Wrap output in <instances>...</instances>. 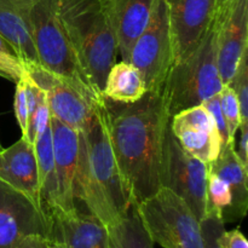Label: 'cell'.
<instances>
[{"instance_id": "277c9868", "label": "cell", "mask_w": 248, "mask_h": 248, "mask_svg": "<svg viewBox=\"0 0 248 248\" xmlns=\"http://www.w3.org/2000/svg\"><path fill=\"white\" fill-rule=\"evenodd\" d=\"M31 22L40 67L72 85L87 101H102L103 96L82 69L61 21L60 0H33Z\"/></svg>"}, {"instance_id": "8fae6325", "label": "cell", "mask_w": 248, "mask_h": 248, "mask_svg": "<svg viewBox=\"0 0 248 248\" xmlns=\"http://www.w3.org/2000/svg\"><path fill=\"white\" fill-rule=\"evenodd\" d=\"M173 40V64L188 57L210 28L217 0H165Z\"/></svg>"}, {"instance_id": "30bf717a", "label": "cell", "mask_w": 248, "mask_h": 248, "mask_svg": "<svg viewBox=\"0 0 248 248\" xmlns=\"http://www.w3.org/2000/svg\"><path fill=\"white\" fill-rule=\"evenodd\" d=\"M217 63L224 85H229L248 51V0H228L217 7Z\"/></svg>"}, {"instance_id": "5b68a950", "label": "cell", "mask_w": 248, "mask_h": 248, "mask_svg": "<svg viewBox=\"0 0 248 248\" xmlns=\"http://www.w3.org/2000/svg\"><path fill=\"white\" fill-rule=\"evenodd\" d=\"M217 12V11H216ZM224 84L217 63V17L195 50L172 67L164 86L170 118L200 106L220 92Z\"/></svg>"}, {"instance_id": "f1b7e54d", "label": "cell", "mask_w": 248, "mask_h": 248, "mask_svg": "<svg viewBox=\"0 0 248 248\" xmlns=\"http://www.w3.org/2000/svg\"><path fill=\"white\" fill-rule=\"evenodd\" d=\"M14 109L16 115L17 123L22 131V137H24L28 127V99H27L26 82L23 77L16 82V92H15Z\"/></svg>"}, {"instance_id": "9a60e30c", "label": "cell", "mask_w": 248, "mask_h": 248, "mask_svg": "<svg viewBox=\"0 0 248 248\" xmlns=\"http://www.w3.org/2000/svg\"><path fill=\"white\" fill-rule=\"evenodd\" d=\"M33 0H0V35L14 47L24 69L40 65L31 33Z\"/></svg>"}, {"instance_id": "9c48e42d", "label": "cell", "mask_w": 248, "mask_h": 248, "mask_svg": "<svg viewBox=\"0 0 248 248\" xmlns=\"http://www.w3.org/2000/svg\"><path fill=\"white\" fill-rule=\"evenodd\" d=\"M28 235L52 240V220L27 196L0 181V248H16Z\"/></svg>"}, {"instance_id": "4dcf8cb0", "label": "cell", "mask_w": 248, "mask_h": 248, "mask_svg": "<svg viewBox=\"0 0 248 248\" xmlns=\"http://www.w3.org/2000/svg\"><path fill=\"white\" fill-rule=\"evenodd\" d=\"M218 240L223 248H248L247 239L239 229L224 230Z\"/></svg>"}, {"instance_id": "44dd1931", "label": "cell", "mask_w": 248, "mask_h": 248, "mask_svg": "<svg viewBox=\"0 0 248 248\" xmlns=\"http://www.w3.org/2000/svg\"><path fill=\"white\" fill-rule=\"evenodd\" d=\"M147 86L140 70L130 62L114 63L107 74L102 96L115 103L130 104L142 98Z\"/></svg>"}, {"instance_id": "f546056e", "label": "cell", "mask_w": 248, "mask_h": 248, "mask_svg": "<svg viewBox=\"0 0 248 248\" xmlns=\"http://www.w3.org/2000/svg\"><path fill=\"white\" fill-rule=\"evenodd\" d=\"M202 106L207 109L208 113L212 115L213 120H215L216 127H217L218 133H219L220 136V140H222V148L228 144H235V143H232L229 140V133H228L227 124H225L224 116H223L222 109H220L219 93L211 97V98L207 99L206 102H203Z\"/></svg>"}, {"instance_id": "1f68e13d", "label": "cell", "mask_w": 248, "mask_h": 248, "mask_svg": "<svg viewBox=\"0 0 248 248\" xmlns=\"http://www.w3.org/2000/svg\"><path fill=\"white\" fill-rule=\"evenodd\" d=\"M16 248H56L55 241L43 235H28Z\"/></svg>"}, {"instance_id": "cb8c5ba5", "label": "cell", "mask_w": 248, "mask_h": 248, "mask_svg": "<svg viewBox=\"0 0 248 248\" xmlns=\"http://www.w3.org/2000/svg\"><path fill=\"white\" fill-rule=\"evenodd\" d=\"M206 212L213 211L222 217L223 222H225V218L232 207V193L228 184L220 177L210 171V169L206 184Z\"/></svg>"}, {"instance_id": "7a4b0ae2", "label": "cell", "mask_w": 248, "mask_h": 248, "mask_svg": "<svg viewBox=\"0 0 248 248\" xmlns=\"http://www.w3.org/2000/svg\"><path fill=\"white\" fill-rule=\"evenodd\" d=\"M75 199L107 227L123 218L132 206L111 147L103 99L92 103L86 126L79 131Z\"/></svg>"}, {"instance_id": "4fadbf2b", "label": "cell", "mask_w": 248, "mask_h": 248, "mask_svg": "<svg viewBox=\"0 0 248 248\" xmlns=\"http://www.w3.org/2000/svg\"><path fill=\"white\" fill-rule=\"evenodd\" d=\"M26 72L45 91L51 115L73 130H84L91 114L92 102L87 101L72 85L40 65L27 68Z\"/></svg>"}, {"instance_id": "52a82bcc", "label": "cell", "mask_w": 248, "mask_h": 248, "mask_svg": "<svg viewBox=\"0 0 248 248\" xmlns=\"http://www.w3.org/2000/svg\"><path fill=\"white\" fill-rule=\"evenodd\" d=\"M207 176L208 164L183 149L169 121L162 145L160 186L181 196L200 222L206 215Z\"/></svg>"}, {"instance_id": "8992f818", "label": "cell", "mask_w": 248, "mask_h": 248, "mask_svg": "<svg viewBox=\"0 0 248 248\" xmlns=\"http://www.w3.org/2000/svg\"><path fill=\"white\" fill-rule=\"evenodd\" d=\"M136 207L154 244L164 248H203L200 220L172 190L161 186Z\"/></svg>"}, {"instance_id": "603a6c76", "label": "cell", "mask_w": 248, "mask_h": 248, "mask_svg": "<svg viewBox=\"0 0 248 248\" xmlns=\"http://www.w3.org/2000/svg\"><path fill=\"white\" fill-rule=\"evenodd\" d=\"M23 79L26 82L27 99H28V127L24 138L35 144L40 133L50 123L51 114L45 91L34 82L27 72L24 73Z\"/></svg>"}, {"instance_id": "5bb4252c", "label": "cell", "mask_w": 248, "mask_h": 248, "mask_svg": "<svg viewBox=\"0 0 248 248\" xmlns=\"http://www.w3.org/2000/svg\"><path fill=\"white\" fill-rule=\"evenodd\" d=\"M0 181L27 196L44 212L39 194L35 145L27 138L22 137L11 147L0 150Z\"/></svg>"}, {"instance_id": "e575fe53", "label": "cell", "mask_w": 248, "mask_h": 248, "mask_svg": "<svg viewBox=\"0 0 248 248\" xmlns=\"http://www.w3.org/2000/svg\"><path fill=\"white\" fill-rule=\"evenodd\" d=\"M227 1H228V0H217V7L220 6V5L225 4V2H227Z\"/></svg>"}, {"instance_id": "6da1fadb", "label": "cell", "mask_w": 248, "mask_h": 248, "mask_svg": "<svg viewBox=\"0 0 248 248\" xmlns=\"http://www.w3.org/2000/svg\"><path fill=\"white\" fill-rule=\"evenodd\" d=\"M109 137L131 201L138 205L160 186L162 145L170 121L164 89L147 91L135 103L103 97Z\"/></svg>"}, {"instance_id": "836d02e7", "label": "cell", "mask_w": 248, "mask_h": 248, "mask_svg": "<svg viewBox=\"0 0 248 248\" xmlns=\"http://www.w3.org/2000/svg\"><path fill=\"white\" fill-rule=\"evenodd\" d=\"M53 241H55V240H53ZM55 247L56 248H67L64 245L61 244V242H58V241H55Z\"/></svg>"}, {"instance_id": "d4e9b609", "label": "cell", "mask_w": 248, "mask_h": 248, "mask_svg": "<svg viewBox=\"0 0 248 248\" xmlns=\"http://www.w3.org/2000/svg\"><path fill=\"white\" fill-rule=\"evenodd\" d=\"M219 103L225 124H227L229 140L232 143H235V136L241 125V113H240V106L236 94L229 85H224L223 89L220 90Z\"/></svg>"}, {"instance_id": "ffe728a7", "label": "cell", "mask_w": 248, "mask_h": 248, "mask_svg": "<svg viewBox=\"0 0 248 248\" xmlns=\"http://www.w3.org/2000/svg\"><path fill=\"white\" fill-rule=\"evenodd\" d=\"M35 154L39 169V194L43 210L52 219L58 210V186L53 160L51 125L44 128L35 142Z\"/></svg>"}, {"instance_id": "83f0119b", "label": "cell", "mask_w": 248, "mask_h": 248, "mask_svg": "<svg viewBox=\"0 0 248 248\" xmlns=\"http://www.w3.org/2000/svg\"><path fill=\"white\" fill-rule=\"evenodd\" d=\"M203 248H223L219 244V236L225 230V223L222 217L213 211H207L200 222Z\"/></svg>"}, {"instance_id": "ac0fdd59", "label": "cell", "mask_w": 248, "mask_h": 248, "mask_svg": "<svg viewBox=\"0 0 248 248\" xmlns=\"http://www.w3.org/2000/svg\"><path fill=\"white\" fill-rule=\"evenodd\" d=\"M208 169L228 184L232 193V207L224 223L236 222L246 217L248 210V169L237 157L235 144L223 147L217 159L208 164Z\"/></svg>"}, {"instance_id": "2e32d148", "label": "cell", "mask_w": 248, "mask_h": 248, "mask_svg": "<svg viewBox=\"0 0 248 248\" xmlns=\"http://www.w3.org/2000/svg\"><path fill=\"white\" fill-rule=\"evenodd\" d=\"M118 39V52L130 61L132 46L149 23L156 0H102Z\"/></svg>"}, {"instance_id": "e0dca14e", "label": "cell", "mask_w": 248, "mask_h": 248, "mask_svg": "<svg viewBox=\"0 0 248 248\" xmlns=\"http://www.w3.org/2000/svg\"><path fill=\"white\" fill-rule=\"evenodd\" d=\"M52 224V240L67 248H110L108 227L91 213L57 216Z\"/></svg>"}, {"instance_id": "ba28073f", "label": "cell", "mask_w": 248, "mask_h": 248, "mask_svg": "<svg viewBox=\"0 0 248 248\" xmlns=\"http://www.w3.org/2000/svg\"><path fill=\"white\" fill-rule=\"evenodd\" d=\"M128 62L140 70L147 91L164 89L173 67V40L165 0H156L145 27L132 46Z\"/></svg>"}, {"instance_id": "d6a6232c", "label": "cell", "mask_w": 248, "mask_h": 248, "mask_svg": "<svg viewBox=\"0 0 248 248\" xmlns=\"http://www.w3.org/2000/svg\"><path fill=\"white\" fill-rule=\"evenodd\" d=\"M239 131V147H237V149L235 148V153H236L241 164L248 169V124H241Z\"/></svg>"}, {"instance_id": "484cf974", "label": "cell", "mask_w": 248, "mask_h": 248, "mask_svg": "<svg viewBox=\"0 0 248 248\" xmlns=\"http://www.w3.org/2000/svg\"><path fill=\"white\" fill-rule=\"evenodd\" d=\"M26 73L23 63L11 45L0 35V77L16 84Z\"/></svg>"}, {"instance_id": "7c38bea8", "label": "cell", "mask_w": 248, "mask_h": 248, "mask_svg": "<svg viewBox=\"0 0 248 248\" xmlns=\"http://www.w3.org/2000/svg\"><path fill=\"white\" fill-rule=\"evenodd\" d=\"M53 160L58 186L57 216H69L78 212L75 205V173L79 156V131L50 116ZM52 218V219H53Z\"/></svg>"}, {"instance_id": "d6986e66", "label": "cell", "mask_w": 248, "mask_h": 248, "mask_svg": "<svg viewBox=\"0 0 248 248\" xmlns=\"http://www.w3.org/2000/svg\"><path fill=\"white\" fill-rule=\"evenodd\" d=\"M171 131L186 152L206 164L215 161L222 150V140L213 119H195L183 126L171 127Z\"/></svg>"}, {"instance_id": "4316f807", "label": "cell", "mask_w": 248, "mask_h": 248, "mask_svg": "<svg viewBox=\"0 0 248 248\" xmlns=\"http://www.w3.org/2000/svg\"><path fill=\"white\" fill-rule=\"evenodd\" d=\"M229 86L239 101L241 124H248V51L244 55Z\"/></svg>"}, {"instance_id": "7402d4cb", "label": "cell", "mask_w": 248, "mask_h": 248, "mask_svg": "<svg viewBox=\"0 0 248 248\" xmlns=\"http://www.w3.org/2000/svg\"><path fill=\"white\" fill-rule=\"evenodd\" d=\"M110 248H154L135 203L128 212L108 227Z\"/></svg>"}, {"instance_id": "3957f363", "label": "cell", "mask_w": 248, "mask_h": 248, "mask_svg": "<svg viewBox=\"0 0 248 248\" xmlns=\"http://www.w3.org/2000/svg\"><path fill=\"white\" fill-rule=\"evenodd\" d=\"M60 17L82 69L102 94L118 56L115 29L102 0H60Z\"/></svg>"}]
</instances>
